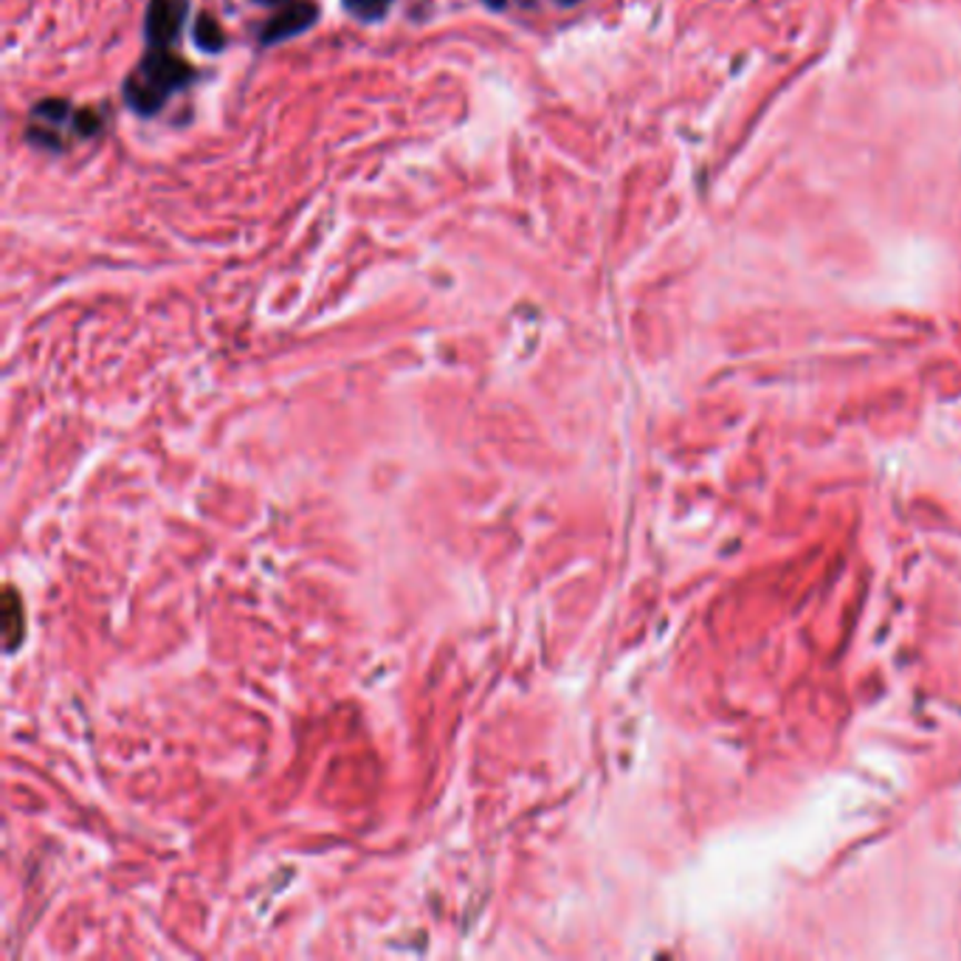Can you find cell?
Instances as JSON below:
<instances>
[{
	"instance_id": "277c9868",
	"label": "cell",
	"mask_w": 961,
	"mask_h": 961,
	"mask_svg": "<svg viewBox=\"0 0 961 961\" xmlns=\"http://www.w3.org/2000/svg\"><path fill=\"white\" fill-rule=\"evenodd\" d=\"M20 613V604H18V595H14V589H7V600H3V620H7V649L14 651L20 644V637H23V615Z\"/></svg>"
},
{
	"instance_id": "7a4b0ae2",
	"label": "cell",
	"mask_w": 961,
	"mask_h": 961,
	"mask_svg": "<svg viewBox=\"0 0 961 961\" xmlns=\"http://www.w3.org/2000/svg\"><path fill=\"white\" fill-rule=\"evenodd\" d=\"M186 7L184 0H150L144 31L153 49H166L178 38L181 23H184Z\"/></svg>"
},
{
	"instance_id": "ba28073f",
	"label": "cell",
	"mask_w": 961,
	"mask_h": 961,
	"mask_svg": "<svg viewBox=\"0 0 961 961\" xmlns=\"http://www.w3.org/2000/svg\"><path fill=\"white\" fill-rule=\"evenodd\" d=\"M74 124H77V133L80 135H93L99 128H102V122H99L97 113H88V111L77 113Z\"/></svg>"
},
{
	"instance_id": "52a82bcc",
	"label": "cell",
	"mask_w": 961,
	"mask_h": 961,
	"mask_svg": "<svg viewBox=\"0 0 961 961\" xmlns=\"http://www.w3.org/2000/svg\"><path fill=\"white\" fill-rule=\"evenodd\" d=\"M71 113V108H68L65 99H45V102H40L38 108H34V122H65V117Z\"/></svg>"
},
{
	"instance_id": "9c48e42d",
	"label": "cell",
	"mask_w": 961,
	"mask_h": 961,
	"mask_svg": "<svg viewBox=\"0 0 961 961\" xmlns=\"http://www.w3.org/2000/svg\"><path fill=\"white\" fill-rule=\"evenodd\" d=\"M485 3H488L490 9H503L505 7V0H485Z\"/></svg>"
},
{
	"instance_id": "8992f818",
	"label": "cell",
	"mask_w": 961,
	"mask_h": 961,
	"mask_svg": "<svg viewBox=\"0 0 961 961\" xmlns=\"http://www.w3.org/2000/svg\"><path fill=\"white\" fill-rule=\"evenodd\" d=\"M344 7L358 20H381L390 12L393 0H344Z\"/></svg>"
},
{
	"instance_id": "30bf717a",
	"label": "cell",
	"mask_w": 961,
	"mask_h": 961,
	"mask_svg": "<svg viewBox=\"0 0 961 961\" xmlns=\"http://www.w3.org/2000/svg\"><path fill=\"white\" fill-rule=\"evenodd\" d=\"M260 3H269L271 7V3H282V0H260Z\"/></svg>"
},
{
	"instance_id": "8fae6325",
	"label": "cell",
	"mask_w": 961,
	"mask_h": 961,
	"mask_svg": "<svg viewBox=\"0 0 961 961\" xmlns=\"http://www.w3.org/2000/svg\"><path fill=\"white\" fill-rule=\"evenodd\" d=\"M558 3H567V7H569V3H576V0H558Z\"/></svg>"
},
{
	"instance_id": "3957f363",
	"label": "cell",
	"mask_w": 961,
	"mask_h": 961,
	"mask_svg": "<svg viewBox=\"0 0 961 961\" xmlns=\"http://www.w3.org/2000/svg\"><path fill=\"white\" fill-rule=\"evenodd\" d=\"M316 14L318 12L311 3H291V7H285L280 14H274V18L265 23L263 43H282V40H291L294 34H302L305 29H311Z\"/></svg>"
},
{
	"instance_id": "5b68a950",
	"label": "cell",
	"mask_w": 961,
	"mask_h": 961,
	"mask_svg": "<svg viewBox=\"0 0 961 961\" xmlns=\"http://www.w3.org/2000/svg\"><path fill=\"white\" fill-rule=\"evenodd\" d=\"M195 43L206 51H221L226 38H223V29L218 26V20L212 14H201L195 23Z\"/></svg>"
},
{
	"instance_id": "6da1fadb",
	"label": "cell",
	"mask_w": 961,
	"mask_h": 961,
	"mask_svg": "<svg viewBox=\"0 0 961 961\" xmlns=\"http://www.w3.org/2000/svg\"><path fill=\"white\" fill-rule=\"evenodd\" d=\"M190 80L192 68L181 57L170 54V49H153L124 82V99L133 111L150 117L164 108L172 91L184 88Z\"/></svg>"
}]
</instances>
